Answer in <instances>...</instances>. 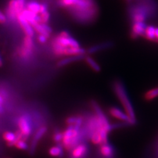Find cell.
I'll return each instance as SVG.
<instances>
[{
	"instance_id": "obj_1",
	"label": "cell",
	"mask_w": 158,
	"mask_h": 158,
	"mask_svg": "<svg viewBox=\"0 0 158 158\" xmlns=\"http://www.w3.org/2000/svg\"><path fill=\"white\" fill-rule=\"evenodd\" d=\"M52 48L53 53L57 57L84 56L86 51L78 42L67 31H62L53 38Z\"/></svg>"
},
{
	"instance_id": "obj_2",
	"label": "cell",
	"mask_w": 158,
	"mask_h": 158,
	"mask_svg": "<svg viewBox=\"0 0 158 158\" xmlns=\"http://www.w3.org/2000/svg\"><path fill=\"white\" fill-rule=\"evenodd\" d=\"M113 89L124 108L125 112L131 118L132 125H135L137 123L136 113L124 84L120 80H115L113 83Z\"/></svg>"
},
{
	"instance_id": "obj_3",
	"label": "cell",
	"mask_w": 158,
	"mask_h": 158,
	"mask_svg": "<svg viewBox=\"0 0 158 158\" xmlns=\"http://www.w3.org/2000/svg\"><path fill=\"white\" fill-rule=\"evenodd\" d=\"M81 125H69L63 132L62 146L67 151L72 150L78 144Z\"/></svg>"
},
{
	"instance_id": "obj_4",
	"label": "cell",
	"mask_w": 158,
	"mask_h": 158,
	"mask_svg": "<svg viewBox=\"0 0 158 158\" xmlns=\"http://www.w3.org/2000/svg\"><path fill=\"white\" fill-rule=\"evenodd\" d=\"M155 12V9L152 7L148 6L147 5H140L131 7L129 10V15L133 23L145 22L148 18L154 16Z\"/></svg>"
},
{
	"instance_id": "obj_5",
	"label": "cell",
	"mask_w": 158,
	"mask_h": 158,
	"mask_svg": "<svg viewBox=\"0 0 158 158\" xmlns=\"http://www.w3.org/2000/svg\"><path fill=\"white\" fill-rule=\"evenodd\" d=\"M26 0H9L6 11L7 19L15 21L17 16L26 8Z\"/></svg>"
},
{
	"instance_id": "obj_6",
	"label": "cell",
	"mask_w": 158,
	"mask_h": 158,
	"mask_svg": "<svg viewBox=\"0 0 158 158\" xmlns=\"http://www.w3.org/2000/svg\"><path fill=\"white\" fill-rule=\"evenodd\" d=\"M34 48V42L32 37L24 36L21 47L18 50L19 57L23 60H28L31 57Z\"/></svg>"
},
{
	"instance_id": "obj_7",
	"label": "cell",
	"mask_w": 158,
	"mask_h": 158,
	"mask_svg": "<svg viewBox=\"0 0 158 158\" xmlns=\"http://www.w3.org/2000/svg\"><path fill=\"white\" fill-rule=\"evenodd\" d=\"M19 131L21 133L23 140H26L32 133V123L29 117L26 115L19 117L17 121Z\"/></svg>"
},
{
	"instance_id": "obj_8",
	"label": "cell",
	"mask_w": 158,
	"mask_h": 158,
	"mask_svg": "<svg viewBox=\"0 0 158 158\" xmlns=\"http://www.w3.org/2000/svg\"><path fill=\"white\" fill-rule=\"evenodd\" d=\"M147 26L145 22L133 23L130 34L131 38L132 40H136L139 37H144Z\"/></svg>"
},
{
	"instance_id": "obj_9",
	"label": "cell",
	"mask_w": 158,
	"mask_h": 158,
	"mask_svg": "<svg viewBox=\"0 0 158 158\" xmlns=\"http://www.w3.org/2000/svg\"><path fill=\"white\" fill-rule=\"evenodd\" d=\"M109 113L111 117H114L117 119L128 123L129 125H133L131 118L127 115V113L120 110L117 107H111L109 109Z\"/></svg>"
},
{
	"instance_id": "obj_10",
	"label": "cell",
	"mask_w": 158,
	"mask_h": 158,
	"mask_svg": "<svg viewBox=\"0 0 158 158\" xmlns=\"http://www.w3.org/2000/svg\"><path fill=\"white\" fill-rule=\"evenodd\" d=\"M16 21L18 23V24L21 27L22 31H23L24 34H25V36L34 37V34H35V31L32 27V25L30 24L27 21L24 19L22 15L20 13L17 17Z\"/></svg>"
},
{
	"instance_id": "obj_11",
	"label": "cell",
	"mask_w": 158,
	"mask_h": 158,
	"mask_svg": "<svg viewBox=\"0 0 158 158\" xmlns=\"http://www.w3.org/2000/svg\"><path fill=\"white\" fill-rule=\"evenodd\" d=\"M46 131L47 128L46 127H42L36 132L32 140L31 147H30V154H31V155H33L35 153L38 142L42 139V138L46 133Z\"/></svg>"
},
{
	"instance_id": "obj_12",
	"label": "cell",
	"mask_w": 158,
	"mask_h": 158,
	"mask_svg": "<svg viewBox=\"0 0 158 158\" xmlns=\"http://www.w3.org/2000/svg\"><path fill=\"white\" fill-rule=\"evenodd\" d=\"M31 25L33 27L34 31L36 32L38 34H42V35H44L49 38L52 33V29L48 24L35 22L32 23Z\"/></svg>"
},
{
	"instance_id": "obj_13",
	"label": "cell",
	"mask_w": 158,
	"mask_h": 158,
	"mask_svg": "<svg viewBox=\"0 0 158 158\" xmlns=\"http://www.w3.org/2000/svg\"><path fill=\"white\" fill-rule=\"evenodd\" d=\"M88 152V146L82 143L78 144L71 150V158H84Z\"/></svg>"
},
{
	"instance_id": "obj_14",
	"label": "cell",
	"mask_w": 158,
	"mask_h": 158,
	"mask_svg": "<svg viewBox=\"0 0 158 158\" xmlns=\"http://www.w3.org/2000/svg\"><path fill=\"white\" fill-rule=\"evenodd\" d=\"M113 46V42H103V43L97 44V45H95V46L90 48V49H88V52L89 53H93L95 52L104 50V49H106L111 48Z\"/></svg>"
},
{
	"instance_id": "obj_15",
	"label": "cell",
	"mask_w": 158,
	"mask_h": 158,
	"mask_svg": "<svg viewBox=\"0 0 158 158\" xmlns=\"http://www.w3.org/2000/svg\"><path fill=\"white\" fill-rule=\"evenodd\" d=\"M85 57V56H70V57H65L61 59V60L57 63V67H62L64 66H66L71 63L80 61Z\"/></svg>"
},
{
	"instance_id": "obj_16",
	"label": "cell",
	"mask_w": 158,
	"mask_h": 158,
	"mask_svg": "<svg viewBox=\"0 0 158 158\" xmlns=\"http://www.w3.org/2000/svg\"><path fill=\"white\" fill-rule=\"evenodd\" d=\"M3 138L4 140L7 142V144L9 147L15 146V144L18 140L17 138L15 132L11 131H6L3 133Z\"/></svg>"
},
{
	"instance_id": "obj_17",
	"label": "cell",
	"mask_w": 158,
	"mask_h": 158,
	"mask_svg": "<svg viewBox=\"0 0 158 158\" xmlns=\"http://www.w3.org/2000/svg\"><path fill=\"white\" fill-rule=\"evenodd\" d=\"M101 154L106 158H111L114 155V149L111 145L108 143L102 144L100 148Z\"/></svg>"
},
{
	"instance_id": "obj_18",
	"label": "cell",
	"mask_w": 158,
	"mask_h": 158,
	"mask_svg": "<svg viewBox=\"0 0 158 158\" xmlns=\"http://www.w3.org/2000/svg\"><path fill=\"white\" fill-rule=\"evenodd\" d=\"M49 154L52 157H62L63 156V148L61 145H57L51 147L49 150Z\"/></svg>"
},
{
	"instance_id": "obj_19",
	"label": "cell",
	"mask_w": 158,
	"mask_h": 158,
	"mask_svg": "<svg viewBox=\"0 0 158 158\" xmlns=\"http://www.w3.org/2000/svg\"><path fill=\"white\" fill-rule=\"evenodd\" d=\"M156 27L152 25L147 26L146 31L144 35V38H146L148 40L151 42H156Z\"/></svg>"
},
{
	"instance_id": "obj_20",
	"label": "cell",
	"mask_w": 158,
	"mask_h": 158,
	"mask_svg": "<svg viewBox=\"0 0 158 158\" xmlns=\"http://www.w3.org/2000/svg\"><path fill=\"white\" fill-rule=\"evenodd\" d=\"M40 4L41 3L37 2L36 1L32 0V1L27 2L26 9L29 10L30 11L38 15L40 12Z\"/></svg>"
},
{
	"instance_id": "obj_21",
	"label": "cell",
	"mask_w": 158,
	"mask_h": 158,
	"mask_svg": "<svg viewBox=\"0 0 158 158\" xmlns=\"http://www.w3.org/2000/svg\"><path fill=\"white\" fill-rule=\"evenodd\" d=\"M85 59L87 65L90 67L96 73L100 72L101 71L100 66L98 65V63L92 57L87 56V57H85Z\"/></svg>"
},
{
	"instance_id": "obj_22",
	"label": "cell",
	"mask_w": 158,
	"mask_h": 158,
	"mask_svg": "<svg viewBox=\"0 0 158 158\" xmlns=\"http://www.w3.org/2000/svg\"><path fill=\"white\" fill-rule=\"evenodd\" d=\"M157 97H158V86L150 89L144 95V99L146 101H151Z\"/></svg>"
},
{
	"instance_id": "obj_23",
	"label": "cell",
	"mask_w": 158,
	"mask_h": 158,
	"mask_svg": "<svg viewBox=\"0 0 158 158\" xmlns=\"http://www.w3.org/2000/svg\"><path fill=\"white\" fill-rule=\"evenodd\" d=\"M77 2V0H59L58 3L59 6L67 9H71Z\"/></svg>"
},
{
	"instance_id": "obj_24",
	"label": "cell",
	"mask_w": 158,
	"mask_h": 158,
	"mask_svg": "<svg viewBox=\"0 0 158 158\" xmlns=\"http://www.w3.org/2000/svg\"><path fill=\"white\" fill-rule=\"evenodd\" d=\"M49 19H50V13L49 11H44L42 13L38 14V22L40 23L48 24Z\"/></svg>"
},
{
	"instance_id": "obj_25",
	"label": "cell",
	"mask_w": 158,
	"mask_h": 158,
	"mask_svg": "<svg viewBox=\"0 0 158 158\" xmlns=\"http://www.w3.org/2000/svg\"><path fill=\"white\" fill-rule=\"evenodd\" d=\"M15 147H16L17 149L21 150H27L29 148L26 141L23 139L18 140L15 143Z\"/></svg>"
},
{
	"instance_id": "obj_26",
	"label": "cell",
	"mask_w": 158,
	"mask_h": 158,
	"mask_svg": "<svg viewBox=\"0 0 158 158\" xmlns=\"http://www.w3.org/2000/svg\"><path fill=\"white\" fill-rule=\"evenodd\" d=\"M53 140L54 142H56V143H59L62 142L63 140V132L60 131H56L53 135Z\"/></svg>"
},
{
	"instance_id": "obj_27",
	"label": "cell",
	"mask_w": 158,
	"mask_h": 158,
	"mask_svg": "<svg viewBox=\"0 0 158 158\" xmlns=\"http://www.w3.org/2000/svg\"><path fill=\"white\" fill-rule=\"evenodd\" d=\"M7 21V18L6 13H3L1 10H0V24H6Z\"/></svg>"
},
{
	"instance_id": "obj_28",
	"label": "cell",
	"mask_w": 158,
	"mask_h": 158,
	"mask_svg": "<svg viewBox=\"0 0 158 158\" xmlns=\"http://www.w3.org/2000/svg\"><path fill=\"white\" fill-rule=\"evenodd\" d=\"M48 37L44 35H42V34H38V41L41 44L46 43L48 40Z\"/></svg>"
},
{
	"instance_id": "obj_29",
	"label": "cell",
	"mask_w": 158,
	"mask_h": 158,
	"mask_svg": "<svg viewBox=\"0 0 158 158\" xmlns=\"http://www.w3.org/2000/svg\"><path fill=\"white\" fill-rule=\"evenodd\" d=\"M4 99L3 96L0 94V114L4 112Z\"/></svg>"
},
{
	"instance_id": "obj_30",
	"label": "cell",
	"mask_w": 158,
	"mask_h": 158,
	"mask_svg": "<svg viewBox=\"0 0 158 158\" xmlns=\"http://www.w3.org/2000/svg\"><path fill=\"white\" fill-rule=\"evenodd\" d=\"M155 34H156V42L158 43V27L156 28Z\"/></svg>"
},
{
	"instance_id": "obj_31",
	"label": "cell",
	"mask_w": 158,
	"mask_h": 158,
	"mask_svg": "<svg viewBox=\"0 0 158 158\" xmlns=\"http://www.w3.org/2000/svg\"><path fill=\"white\" fill-rule=\"evenodd\" d=\"M3 65V59L1 56V55H0V67H2Z\"/></svg>"
},
{
	"instance_id": "obj_32",
	"label": "cell",
	"mask_w": 158,
	"mask_h": 158,
	"mask_svg": "<svg viewBox=\"0 0 158 158\" xmlns=\"http://www.w3.org/2000/svg\"><path fill=\"white\" fill-rule=\"evenodd\" d=\"M127 1H128V2H131V0H127Z\"/></svg>"
}]
</instances>
